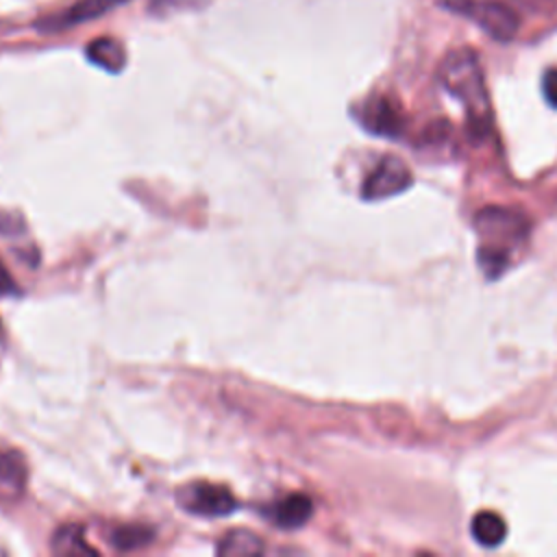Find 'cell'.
Instances as JSON below:
<instances>
[{
  "instance_id": "1",
  "label": "cell",
  "mask_w": 557,
  "mask_h": 557,
  "mask_svg": "<svg viewBox=\"0 0 557 557\" xmlns=\"http://www.w3.org/2000/svg\"><path fill=\"white\" fill-rule=\"evenodd\" d=\"M440 83L463 104L470 131L479 137L485 135L492 124V109L476 54L468 48L448 52L440 65Z\"/></svg>"
},
{
  "instance_id": "2",
  "label": "cell",
  "mask_w": 557,
  "mask_h": 557,
  "mask_svg": "<svg viewBox=\"0 0 557 557\" xmlns=\"http://www.w3.org/2000/svg\"><path fill=\"white\" fill-rule=\"evenodd\" d=\"M444 4L450 7V11L476 22L490 37L498 41H509L518 30V15L509 7L476 0H446Z\"/></svg>"
},
{
  "instance_id": "3",
  "label": "cell",
  "mask_w": 557,
  "mask_h": 557,
  "mask_svg": "<svg viewBox=\"0 0 557 557\" xmlns=\"http://www.w3.org/2000/svg\"><path fill=\"white\" fill-rule=\"evenodd\" d=\"M178 503L187 511H191L196 516H205V518L228 516L239 507L237 498L233 496V492L228 487L207 483V481L191 483V485H185L183 490H178Z\"/></svg>"
},
{
  "instance_id": "4",
  "label": "cell",
  "mask_w": 557,
  "mask_h": 557,
  "mask_svg": "<svg viewBox=\"0 0 557 557\" xmlns=\"http://www.w3.org/2000/svg\"><path fill=\"white\" fill-rule=\"evenodd\" d=\"M413 176L405 161L398 157H383L376 168L368 174V178L361 185V196L366 200H385L392 196L403 194L407 187H411Z\"/></svg>"
},
{
  "instance_id": "5",
  "label": "cell",
  "mask_w": 557,
  "mask_h": 557,
  "mask_svg": "<svg viewBox=\"0 0 557 557\" xmlns=\"http://www.w3.org/2000/svg\"><path fill=\"white\" fill-rule=\"evenodd\" d=\"M476 231L481 233L483 239L496 242L503 248V242L507 246L520 242L527 235L529 224H527L524 215L518 211L490 207L476 215Z\"/></svg>"
},
{
  "instance_id": "6",
  "label": "cell",
  "mask_w": 557,
  "mask_h": 557,
  "mask_svg": "<svg viewBox=\"0 0 557 557\" xmlns=\"http://www.w3.org/2000/svg\"><path fill=\"white\" fill-rule=\"evenodd\" d=\"M126 0H76L74 4H70L63 13L59 15H50L39 20L35 26L39 30H61V28H70L89 20H96L104 13H109L111 9H115L117 4H124Z\"/></svg>"
},
{
  "instance_id": "7",
  "label": "cell",
  "mask_w": 557,
  "mask_h": 557,
  "mask_svg": "<svg viewBox=\"0 0 557 557\" xmlns=\"http://www.w3.org/2000/svg\"><path fill=\"white\" fill-rule=\"evenodd\" d=\"M359 120L374 135L398 137L403 131L400 109L385 96H376V98H370L368 102H363Z\"/></svg>"
},
{
  "instance_id": "8",
  "label": "cell",
  "mask_w": 557,
  "mask_h": 557,
  "mask_svg": "<svg viewBox=\"0 0 557 557\" xmlns=\"http://www.w3.org/2000/svg\"><path fill=\"white\" fill-rule=\"evenodd\" d=\"M313 513V503L307 494H287L283 498H278L272 509H270V518L276 527L281 529H298L302 527Z\"/></svg>"
},
{
  "instance_id": "9",
  "label": "cell",
  "mask_w": 557,
  "mask_h": 557,
  "mask_svg": "<svg viewBox=\"0 0 557 557\" xmlns=\"http://www.w3.org/2000/svg\"><path fill=\"white\" fill-rule=\"evenodd\" d=\"M85 54L94 65H98L107 72H113V74L122 72L126 65V50L113 37H98V39L89 41Z\"/></svg>"
},
{
  "instance_id": "10",
  "label": "cell",
  "mask_w": 557,
  "mask_h": 557,
  "mask_svg": "<svg viewBox=\"0 0 557 557\" xmlns=\"http://www.w3.org/2000/svg\"><path fill=\"white\" fill-rule=\"evenodd\" d=\"M470 533L476 544L485 548H496L507 537V524L496 511H479L470 522Z\"/></svg>"
},
{
  "instance_id": "11",
  "label": "cell",
  "mask_w": 557,
  "mask_h": 557,
  "mask_svg": "<svg viewBox=\"0 0 557 557\" xmlns=\"http://www.w3.org/2000/svg\"><path fill=\"white\" fill-rule=\"evenodd\" d=\"M26 485V463L17 450H0V494L17 496Z\"/></svg>"
},
{
  "instance_id": "12",
  "label": "cell",
  "mask_w": 557,
  "mask_h": 557,
  "mask_svg": "<svg viewBox=\"0 0 557 557\" xmlns=\"http://www.w3.org/2000/svg\"><path fill=\"white\" fill-rule=\"evenodd\" d=\"M215 550H218V555H224V557L259 555V553H263V542L259 540V535H255L248 529H233L220 540Z\"/></svg>"
},
{
  "instance_id": "13",
  "label": "cell",
  "mask_w": 557,
  "mask_h": 557,
  "mask_svg": "<svg viewBox=\"0 0 557 557\" xmlns=\"http://www.w3.org/2000/svg\"><path fill=\"white\" fill-rule=\"evenodd\" d=\"M52 550L61 553V555H96L98 550H94L87 540H85V531L78 524H65L61 527L54 537H52Z\"/></svg>"
},
{
  "instance_id": "14",
  "label": "cell",
  "mask_w": 557,
  "mask_h": 557,
  "mask_svg": "<svg viewBox=\"0 0 557 557\" xmlns=\"http://www.w3.org/2000/svg\"><path fill=\"white\" fill-rule=\"evenodd\" d=\"M152 529L144 524H120L111 533V544L120 550H135L152 542Z\"/></svg>"
},
{
  "instance_id": "15",
  "label": "cell",
  "mask_w": 557,
  "mask_h": 557,
  "mask_svg": "<svg viewBox=\"0 0 557 557\" xmlns=\"http://www.w3.org/2000/svg\"><path fill=\"white\" fill-rule=\"evenodd\" d=\"M211 0H150L148 11L154 17H170V15L185 13V11H200Z\"/></svg>"
},
{
  "instance_id": "16",
  "label": "cell",
  "mask_w": 557,
  "mask_h": 557,
  "mask_svg": "<svg viewBox=\"0 0 557 557\" xmlns=\"http://www.w3.org/2000/svg\"><path fill=\"white\" fill-rule=\"evenodd\" d=\"M542 91H544L546 102L557 109V67L546 70V74L542 78Z\"/></svg>"
},
{
  "instance_id": "17",
  "label": "cell",
  "mask_w": 557,
  "mask_h": 557,
  "mask_svg": "<svg viewBox=\"0 0 557 557\" xmlns=\"http://www.w3.org/2000/svg\"><path fill=\"white\" fill-rule=\"evenodd\" d=\"M15 292H17V287H15L9 270L0 261V296H9V294H15Z\"/></svg>"
}]
</instances>
